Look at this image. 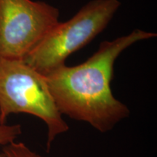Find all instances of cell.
Returning <instances> with one entry per match:
<instances>
[{"label":"cell","mask_w":157,"mask_h":157,"mask_svg":"<svg viewBox=\"0 0 157 157\" xmlns=\"http://www.w3.org/2000/svg\"><path fill=\"white\" fill-rule=\"evenodd\" d=\"M155 36V33L136 29L102 42L85 62L75 66L65 64L44 75L60 113L89 124L102 133L128 117L129 109L113 96L111 89L115 61L133 44Z\"/></svg>","instance_id":"1"},{"label":"cell","mask_w":157,"mask_h":157,"mask_svg":"<svg viewBox=\"0 0 157 157\" xmlns=\"http://www.w3.org/2000/svg\"><path fill=\"white\" fill-rule=\"evenodd\" d=\"M28 113L46 124L47 148L69 127L57 107L44 76L23 60L0 59V118Z\"/></svg>","instance_id":"2"},{"label":"cell","mask_w":157,"mask_h":157,"mask_svg":"<svg viewBox=\"0 0 157 157\" xmlns=\"http://www.w3.org/2000/svg\"><path fill=\"white\" fill-rule=\"evenodd\" d=\"M119 0H93L71 18L56 24L23 60L46 75L65 65L68 57L91 42L116 14Z\"/></svg>","instance_id":"3"},{"label":"cell","mask_w":157,"mask_h":157,"mask_svg":"<svg viewBox=\"0 0 157 157\" xmlns=\"http://www.w3.org/2000/svg\"><path fill=\"white\" fill-rule=\"evenodd\" d=\"M58 19V10L44 2L0 0V59L23 60Z\"/></svg>","instance_id":"4"},{"label":"cell","mask_w":157,"mask_h":157,"mask_svg":"<svg viewBox=\"0 0 157 157\" xmlns=\"http://www.w3.org/2000/svg\"><path fill=\"white\" fill-rule=\"evenodd\" d=\"M22 133L20 124H9L0 118V146H5L18 137Z\"/></svg>","instance_id":"5"},{"label":"cell","mask_w":157,"mask_h":157,"mask_svg":"<svg viewBox=\"0 0 157 157\" xmlns=\"http://www.w3.org/2000/svg\"><path fill=\"white\" fill-rule=\"evenodd\" d=\"M2 151L7 157H43L31 150L25 143L16 141L3 146Z\"/></svg>","instance_id":"6"},{"label":"cell","mask_w":157,"mask_h":157,"mask_svg":"<svg viewBox=\"0 0 157 157\" xmlns=\"http://www.w3.org/2000/svg\"><path fill=\"white\" fill-rule=\"evenodd\" d=\"M0 157H7V155L5 154V152L3 151H0Z\"/></svg>","instance_id":"7"}]
</instances>
